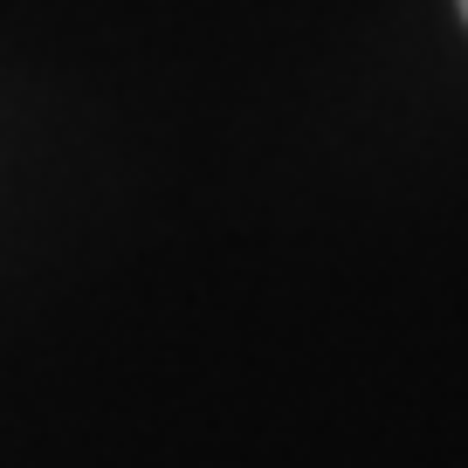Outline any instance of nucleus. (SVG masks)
Listing matches in <instances>:
<instances>
[{
  "instance_id": "1",
  "label": "nucleus",
  "mask_w": 468,
  "mask_h": 468,
  "mask_svg": "<svg viewBox=\"0 0 468 468\" xmlns=\"http://www.w3.org/2000/svg\"><path fill=\"white\" fill-rule=\"evenodd\" d=\"M462 15H468V0H462Z\"/></svg>"
}]
</instances>
